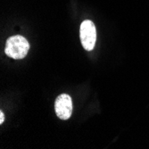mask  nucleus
<instances>
[{"label": "nucleus", "instance_id": "nucleus-4", "mask_svg": "<svg viewBox=\"0 0 149 149\" xmlns=\"http://www.w3.org/2000/svg\"><path fill=\"white\" fill-rule=\"evenodd\" d=\"M4 120H5V115H4V113L1 111L0 112V124H3Z\"/></svg>", "mask_w": 149, "mask_h": 149}, {"label": "nucleus", "instance_id": "nucleus-2", "mask_svg": "<svg viewBox=\"0 0 149 149\" xmlns=\"http://www.w3.org/2000/svg\"><path fill=\"white\" fill-rule=\"evenodd\" d=\"M79 37L82 47L87 51L93 50L97 41V31L96 26L90 20L84 21L80 25Z\"/></svg>", "mask_w": 149, "mask_h": 149}, {"label": "nucleus", "instance_id": "nucleus-1", "mask_svg": "<svg viewBox=\"0 0 149 149\" xmlns=\"http://www.w3.org/2000/svg\"><path fill=\"white\" fill-rule=\"evenodd\" d=\"M29 49L30 44L28 40L21 35H15L6 40L5 53L13 59H22L27 56Z\"/></svg>", "mask_w": 149, "mask_h": 149}, {"label": "nucleus", "instance_id": "nucleus-3", "mask_svg": "<svg viewBox=\"0 0 149 149\" xmlns=\"http://www.w3.org/2000/svg\"><path fill=\"white\" fill-rule=\"evenodd\" d=\"M55 110L56 115L61 120H68L72 113V97L67 94H62L57 97L55 102Z\"/></svg>", "mask_w": 149, "mask_h": 149}]
</instances>
